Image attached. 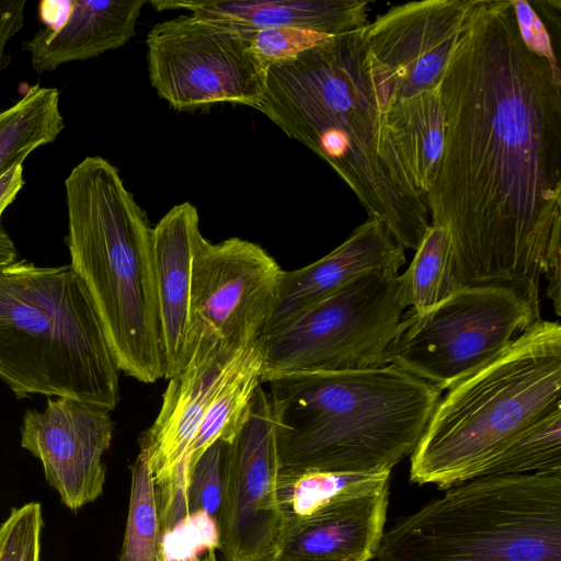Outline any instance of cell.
Wrapping results in <instances>:
<instances>
[{"label":"cell","instance_id":"44dd1931","mask_svg":"<svg viewBox=\"0 0 561 561\" xmlns=\"http://www.w3.org/2000/svg\"><path fill=\"white\" fill-rule=\"evenodd\" d=\"M65 123L59 91L31 85L23 96L0 112V175L41 146L56 140Z\"/></svg>","mask_w":561,"mask_h":561},{"label":"cell","instance_id":"7a4b0ae2","mask_svg":"<svg viewBox=\"0 0 561 561\" xmlns=\"http://www.w3.org/2000/svg\"><path fill=\"white\" fill-rule=\"evenodd\" d=\"M390 103L362 28L268 67L256 110L329 163L398 243L416 250L430 215L385 125Z\"/></svg>","mask_w":561,"mask_h":561},{"label":"cell","instance_id":"30bf717a","mask_svg":"<svg viewBox=\"0 0 561 561\" xmlns=\"http://www.w3.org/2000/svg\"><path fill=\"white\" fill-rule=\"evenodd\" d=\"M250 33L192 14L156 24L146 39L151 85L178 111L225 102L257 108L267 69L251 49Z\"/></svg>","mask_w":561,"mask_h":561},{"label":"cell","instance_id":"52a82bcc","mask_svg":"<svg viewBox=\"0 0 561 561\" xmlns=\"http://www.w3.org/2000/svg\"><path fill=\"white\" fill-rule=\"evenodd\" d=\"M375 561H561V472L486 476L383 531Z\"/></svg>","mask_w":561,"mask_h":561},{"label":"cell","instance_id":"2e32d148","mask_svg":"<svg viewBox=\"0 0 561 561\" xmlns=\"http://www.w3.org/2000/svg\"><path fill=\"white\" fill-rule=\"evenodd\" d=\"M404 251L380 219L368 216L325 256L298 270L284 271L275 308L261 335L370 273H398L405 263Z\"/></svg>","mask_w":561,"mask_h":561},{"label":"cell","instance_id":"cb8c5ba5","mask_svg":"<svg viewBox=\"0 0 561 561\" xmlns=\"http://www.w3.org/2000/svg\"><path fill=\"white\" fill-rule=\"evenodd\" d=\"M161 529L154 482L146 456L131 466V483L121 561H156Z\"/></svg>","mask_w":561,"mask_h":561},{"label":"cell","instance_id":"f1b7e54d","mask_svg":"<svg viewBox=\"0 0 561 561\" xmlns=\"http://www.w3.org/2000/svg\"><path fill=\"white\" fill-rule=\"evenodd\" d=\"M519 35L525 46L534 54L545 58L553 72L561 78L560 64L553 49L550 33L540 14L525 0H510Z\"/></svg>","mask_w":561,"mask_h":561},{"label":"cell","instance_id":"f546056e","mask_svg":"<svg viewBox=\"0 0 561 561\" xmlns=\"http://www.w3.org/2000/svg\"><path fill=\"white\" fill-rule=\"evenodd\" d=\"M26 0H0V72L10 62L5 49L24 25Z\"/></svg>","mask_w":561,"mask_h":561},{"label":"cell","instance_id":"277c9868","mask_svg":"<svg viewBox=\"0 0 561 561\" xmlns=\"http://www.w3.org/2000/svg\"><path fill=\"white\" fill-rule=\"evenodd\" d=\"M70 265L87 287L121 371L164 377L147 215L106 159L84 158L65 180Z\"/></svg>","mask_w":561,"mask_h":561},{"label":"cell","instance_id":"d6986e66","mask_svg":"<svg viewBox=\"0 0 561 561\" xmlns=\"http://www.w3.org/2000/svg\"><path fill=\"white\" fill-rule=\"evenodd\" d=\"M145 4V0L70 1L60 24L44 25L22 47L37 73L98 57L135 36Z\"/></svg>","mask_w":561,"mask_h":561},{"label":"cell","instance_id":"83f0119b","mask_svg":"<svg viewBox=\"0 0 561 561\" xmlns=\"http://www.w3.org/2000/svg\"><path fill=\"white\" fill-rule=\"evenodd\" d=\"M334 36L297 27H275L250 33L251 49L268 67L294 59L300 54L330 42Z\"/></svg>","mask_w":561,"mask_h":561},{"label":"cell","instance_id":"9a60e30c","mask_svg":"<svg viewBox=\"0 0 561 561\" xmlns=\"http://www.w3.org/2000/svg\"><path fill=\"white\" fill-rule=\"evenodd\" d=\"M391 471L284 523L274 561H371L385 531Z\"/></svg>","mask_w":561,"mask_h":561},{"label":"cell","instance_id":"4fadbf2b","mask_svg":"<svg viewBox=\"0 0 561 561\" xmlns=\"http://www.w3.org/2000/svg\"><path fill=\"white\" fill-rule=\"evenodd\" d=\"M21 446L39 459L47 483L77 512L102 493L114 422L110 412L73 399L49 397L44 411L26 410Z\"/></svg>","mask_w":561,"mask_h":561},{"label":"cell","instance_id":"5bb4252c","mask_svg":"<svg viewBox=\"0 0 561 561\" xmlns=\"http://www.w3.org/2000/svg\"><path fill=\"white\" fill-rule=\"evenodd\" d=\"M472 3L473 0L402 3L363 28L366 45L387 78L391 102L439 87Z\"/></svg>","mask_w":561,"mask_h":561},{"label":"cell","instance_id":"3957f363","mask_svg":"<svg viewBox=\"0 0 561 561\" xmlns=\"http://www.w3.org/2000/svg\"><path fill=\"white\" fill-rule=\"evenodd\" d=\"M278 414L280 470L377 473L413 453L442 390L392 365L263 381Z\"/></svg>","mask_w":561,"mask_h":561},{"label":"cell","instance_id":"1f68e13d","mask_svg":"<svg viewBox=\"0 0 561 561\" xmlns=\"http://www.w3.org/2000/svg\"><path fill=\"white\" fill-rule=\"evenodd\" d=\"M18 252L9 234L0 225V268L16 261Z\"/></svg>","mask_w":561,"mask_h":561},{"label":"cell","instance_id":"603a6c76","mask_svg":"<svg viewBox=\"0 0 561 561\" xmlns=\"http://www.w3.org/2000/svg\"><path fill=\"white\" fill-rule=\"evenodd\" d=\"M561 472V410L540 417L511 438L476 472L486 476Z\"/></svg>","mask_w":561,"mask_h":561},{"label":"cell","instance_id":"7402d4cb","mask_svg":"<svg viewBox=\"0 0 561 561\" xmlns=\"http://www.w3.org/2000/svg\"><path fill=\"white\" fill-rule=\"evenodd\" d=\"M459 287L450 236L443 226L430 225L409 267L398 277L399 302L403 309L410 307L414 313H422Z\"/></svg>","mask_w":561,"mask_h":561},{"label":"cell","instance_id":"9c48e42d","mask_svg":"<svg viewBox=\"0 0 561 561\" xmlns=\"http://www.w3.org/2000/svg\"><path fill=\"white\" fill-rule=\"evenodd\" d=\"M399 274L370 273L260 336L262 382L318 370L386 366V352L401 330Z\"/></svg>","mask_w":561,"mask_h":561},{"label":"cell","instance_id":"7c38bea8","mask_svg":"<svg viewBox=\"0 0 561 561\" xmlns=\"http://www.w3.org/2000/svg\"><path fill=\"white\" fill-rule=\"evenodd\" d=\"M278 423L275 404L262 383L245 423L227 448L217 520V551L225 561H272L277 552L283 533L277 499Z\"/></svg>","mask_w":561,"mask_h":561},{"label":"cell","instance_id":"4316f807","mask_svg":"<svg viewBox=\"0 0 561 561\" xmlns=\"http://www.w3.org/2000/svg\"><path fill=\"white\" fill-rule=\"evenodd\" d=\"M43 527L38 502L12 508L0 525V561H39Z\"/></svg>","mask_w":561,"mask_h":561},{"label":"cell","instance_id":"4dcf8cb0","mask_svg":"<svg viewBox=\"0 0 561 561\" xmlns=\"http://www.w3.org/2000/svg\"><path fill=\"white\" fill-rule=\"evenodd\" d=\"M24 185L23 167L14 164L0 175V221L5 208L13 203Z\"/></svg>","mask_w":561,"mask_h":561},{"label":"cell","instance_id":"ac0fdd59","mask_svg":"<svg viewBox=\"0 0 561 561\" xmlns=\"http://www.w3.org/2000/svg\"><path fill=\"white\" fill-rule=\"evenodd\" d=\"M157 10L190 14L243 32L297 27L340 36L364 28L369 2L362 0H156Z\"/></svg>","mask_w":561,"mask_h":561},{"label":"cell","instance_id":"d6a6232c","mask_svg":"<svg viewBox=\"0 0 561 561\" xmlns=\"http://www.w3.org/2000/svg\"><path fill=\"white\" fill-rule=\"evenodd\" d=\"M156 561H219V559L217 556L216 548H211L202 553H194L186 557H169L163 552V550L159 546Z\"/></svg>","mask_w":561,"mask_h":561},{"label":"cell","instance_id":"484cf974","mask_svg":"<svg viewBox=\"0 0 561 561\" xmlns=\"http://www.w3.org/2000/svg\"><path fill=\"white\" fill-rule=\"evenodd\" d=\"M227 448V443L217 440L194 465L187 490L188 515L203 513L218 520L224 495Z\"/></svg>","mask_w":561,"mask_h":561},{"label":"cell","instance_id":"e0dca14e","mask_svg":"<svg viewBox=\"0 0 561 561\" xmlns=\"http://www.w3.org/2000/svg\"><path fill=\"white\" fill-rule=\"evenodd\" d=\"M203 237L197 208L173 206L151 229V254L164 377L186 360L194 259Z\"/></svg>","mask_w":561,"mask_h":561},{"label":"cell","instance_id":"ba28073f","mask_svg":"<svg viewBox=\"0 0 561 561\" xmlns=\"http://www.w3.org/2000/svg\"><path fill=\"white\" fill-rule=\"evenodd\" d=\"M539 320L540 308L514 287L460 286L428 311L403 313L386 364L448 390Z\"/></svg>","mask_w":561,"mask_h":561},{"label":"cell","instance_id":"8fae6325","mask_svg":"<svg viewBox=\"0 0 561 561\" xmlns=\"http://www.w3.org/2000/svg\"><path fill=\"white\" fill-rule=\"evenodd\" d=\"M283 273L254 242L232 237L211 243L203 236L194 259L186 358L192 352L234 353L257 341L275 308Z\"/></svg>","mask_w":561,"mask_h":561},{"label":"cell","instance_id":"5b68a950","mask_svg":"<svg viewBox=\"0 0 561 561\" xmlns=\"http://www.w3.org/2000/svg\"><path fill=\"white\" fill-rule=\"evenodd\" d=\"M119 368L82 279L68 265L0 268V379L18 399L45 394L108 412Z\"/></svg>","mask_w":561,"mask_h":561},{"label":"cell","instance_id":"6da1fadb","mask_svg":"<svg viewBox=\"0 0 561 561\" xmlns=\"http://www.w3.org/2000/svg\"><path fill=\"white\" fill-rule=\"evenodd\" d=\"M439 91L445 144L426 195L460 286L505 285L535 306L561 247V78L522 41L510 0H473Z\"/></svg>","mask_w":561,"mask_h":561},{"label":"cell","instance_id":"836d02e7","mask_svg":"<svg viewBox=\"0 0 561 561\" xmlns=\"http://www.w3.org/2000/svg\"><path fill=\"white\" fill-rule=\"evenodd\" d=\"M272 561H274V560H272Z\"/></svg>","mask_w":561,"mask_h":561},{"label":"cell","instance_id":"8992f818","mask_svg":"<svg viewBox=\"0 0 561 561\" xmlns=\"http://www.w3.org/2000/svg\"><path fill=\"white\" fill-rule=\"evenodd\" d=\"M561 327L539 320L448 389L410 456V480L448 489L474 479L511 438L561 410Z\"/></svg>","mask_w":561,"mask_h":561},{"label":"cell","instance_id":"d4e9b609","mask_svg":"<svg viewBox=\"0 0 561 561\" xmlns=\"http://www.w3.org/2000/svg\"><path fill=\"white\" fill-rule=\"evenodd\" d=\"M373 474L280 470L277 480V499L283 514V526L290 519L310 515Z\"/></svg>","mask_w":561,"mask_h":561},{"label":"cell","instance_id":"ffe728a7","mask_svg":"<svg viewBox=\"0 0 561 561\" xmlns=\"http://www.w3.org/2000/svg\"><path fill=\"white\" fill-rule=\"evenodd\" d=\"M383 119L414 186L426 198L435 182L445 144V113L439 87L391 102Z\"/></svg>","mask_w":561,"mask_h":561}]
</instances>
